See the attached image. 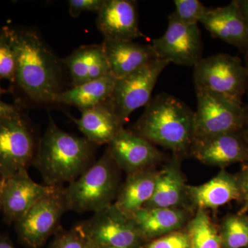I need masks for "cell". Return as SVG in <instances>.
<instances>
[{"label":"cell","instance_id":"obj_15","mask_svg":"<svg viewBox=\"0 0 248 248\" xmlns=\"http://www.w3.org/2000/svg\"><path fill=\"white\" fill-rule=\"evenodd\" d=\"M97 27L104 41H134L143 37L138 4L133 0H105L97 14Z\"/></svg>","mask_w":248,"mask_h":248},{"label":"cell","instance_id":"obj_36","mask_svg":"<svg viewBox=\"0 0 248 248\" xmlns=\"http://www.w3.org/2000/svg\"><path fill=\"white\" fill-rule=\"evenodd\" d=\"M0 248H15L12 242L7 237H0Z\"/></svg>","mask_w":248,"mask_h":248},{"label":"cell","instance_id":"obj_2","mask_svg":"<svg viewBox=\"0 0 248 248\" xmlns=\"http://www.w3.org/2000/svg\"><path fill=\"white\" fill-rule=\"evenodd\" d=\"M96 145L59 128L50 117L37 143L33 165L45 185L63 187L71 184L94 162Z\"/></svg>","mask_w":248,"mask_h":248},{"label":"cell","instance_id":"obj_20","mask_svg":"<svg viewBox=\"0 0 248 248\" xmlns=\"http://www.w3.org/2000/svg\"><path fill=\"white\" fill-rule=\"evenodd\" d=\"M190 213L185 208H142L132 218L146 242L182 230L191 218Z\"/></svg>","mask_w":248,"mask_h":248},{"label":"cell","instance_id":"obj_21","mask_svg":"<svg viewBox=\"0 0 248 248\" xmlns=\"http://www.w3.org/2000/svg\"><path fill=\"white\" fill-rule=\"evenodd\" d=\"M71 79V87L110 75V66L102 43L82 46L62 59Z\"/></svg>","mask_w":248,"mask_h":248},{"label":"cell","instance_id":"obj_17","mask_svg":"<svg viewBox=\"0 0 248 248\" xmlns=\"http://www.w3.org/2000/svg\"><path fill=\"white\" fill-rule=\"evenodd\" d=\"M187 202L196 209L216 210L232 202L241 201V189L237 174L222 169L205 184L187 186Z\"/></svg>","mask_w":248,"mask_h":248},{"label":"cell","instance_id":"obj_33","mask_svg":"<svg viewBox=\"0 0 248 248\" xmlns=\"http://www.w3.org/2000/svg\"><path fill=\"white\" fill-rule=\"evenodd\" d=\"M19 110H21L20 108L17 106L7 104L0 99V120L5 117L14 115L16 112H19Z\"/></svg>","mask_w":248,"mask_h":248},{"label":"cell","instance_id":"obj_10","mask_svg":"<svg viewBox=\"0 0 248 248\" xmlns=\"http://www.w3.org/2000/svg\"><path fill=\"white\" fill-rule=\"evenodd\" d=\"M63 187L37 201L15 223L19 239L31 248L42 247L60 228L63 214L68 211Z\"/></svg>","mask_w":248,"mask_h":248},{"label":"cell","instance_id":"obj_11","mask_svg":"<svg viewBox=\"0 0 248 248\" xmlns=\"http://www.w3.org/2000/svg\"><path fill=\"white\" fill-rule=\"evenodd\" d=\"M169 24L164 35L152 42L160 59L174 64L195 66L202 60L203 46L198 25H186L174 12L168 17Z\"/></svg>","mask_w":248,"mask_h":248},{"label":"cell","instance_id":"obj_13","mask_svg":"<svg viewBox=\"0 0 248 248\" xmlns=\"http://www.w3.org/2000/svg\"><path fill=\"white\" fill-rule=\"evenodd\" d=\"M190 154L202 164L224 169L248 163V140L242 130L194 141Z\"/></svg>","mask_w":248,"mask_h":248},{"label":"cell","instance_id":"obj_29","mask_svg":"<svg viewBox=\"0 0 248 248\" xmlns=\"http://www.w3.org/2000/svg\"><path fill=\"white\" fill-rule=\"evenodd\" d=\"M49 248H91L87 240L78 227L69 231L60 227L55 232V236Z\"/></svg>","mask_w":248,"mask_h":248},{"label":"cell","instance_id":"obj_19","mask_svg":"<svg viewBox=\"0 0 248 248\" xmlns=\"http://www.w3.org/2000/svg\"><path fill=\"white\" fill-rule=\"evenodd\" d=\"M110 75L116 79L128 76L153 60L160 59L152 45L133 41H104L102 42Z\"/></svg>","mask_w":248,"mask_h":248},{"label":"cell","instance_id":"obj_18","mask_svg":"<svg viewBox=\"0 0 248 248\" xmlns=\"http://www.w3.org/2000/svg\"><path fill=\"white\" fill-rule=\"evenodd\" d=\"M182 158L173 155L170 161L158 171L154 193L143 208H187V185L181 170Z\"/></svg>","mask_w":248,"mask_h":248},{"label":"cell","instance_id":"obj_23","mask_svg":"<svg viewBox=\"0 0 248 248\" xmlns=\"http://www.w3.org/2000/svg\"><path fill=\"white\" fill-rule=\"evenodd\" d=\"M157 172L153 168L127 174L114 203L117 208L132 218L153 197Z\"/></svg>","mask_w":248,"mask_h":248},{"label":"cell","instance_id":"obj_3","mask_svg":"<svg viewBox=\"0 0 248 248\" xmlns=\"http://www.w3.org/2000/svg\"><path fill=\"white\" fill-rule=\"evenodd\" d=\"M194 117L195 111L186 103L162 93L152 97L131 131L184 156L190 154L193 143Z\"/></svg>","mask_w":248,"mask_h":248},{"label":"cell","instance_id":"obj_4","mask_svg":"<svg viewBox=\"0 0 248 248\" xmlns=\"http://www.w3.org/2000/svg\"><path fill=\"white\" fill-rule=\"evenodd\" d=\"M120 170L107 148L100 159L63 189L68 210L94 213L115 203L121 186Z\"/></svg>","mask_w":248,"mask_h":248},{"label":"cell","instance_id":"obj_40","mask_svg":"<svg viewBox=\"0 0 248 248\" xmlns=\"http://www.w3.org/2000/svg\"><path fill=\"white\" fill-rule=\"evenodd\" d=\"M1 235H0V237H1Z\"/></svg>","mask_w":248,"mask_h":248},{"label":"cell","instance_id":"obj_8","mask_svg":"<svg viewBox=\"0 0 248 248\" xmlns=\"http://www.w3.org/2000/svg\"><path fill=\"white\" fill-rule=\"evenodd\" d=\"M170 63L168 60L156 59L128 76L116 79L108 103L122 124L128 120L134 111L149 103L158 78Z\"/></svg>","mask_w":248,"mask_h":248},{"label":"cell","instance_id":"obj_34","mask_svg":"<svg viewBox=\"0 0 248 248\" xmlns=\"http://www.w3.org/2000/svg\"><path fill=\"white\" fill-rule=\"evenodd\" d=\"M235 1L248 26V0H235Z\"/></svg>","mask_w":248,"mask_h":248},{"label":"cell","instance_id":"obj_28","mask_svg":"<svg viewBox=\"0 0 248 248\" xmlns=\"http://www.w3.org/2000/svg\"><path fill=\"white\" fill-rule=\"evenodd\" d=\"M174 4V14L186 25H198L208 10L199 0H175Z\"/></svg>","mask_w":248,"mask_h":248},{"label":"cell","instance_id":"obj_27","mask_svg":"<svg viewBox=\"0 0 248 248\" xmlns=\"http://www.w3.org/2000/svg\"><path fill=\"white\" fill-rule=\"evenodd\" d=\"M17 70L16 53L10 41L8 27L0 30V78L15 84Z\"/></svg>","mask_w":248,"mask_h":248},{"label":"cell","instance_id":"obj_1","mask_svg":"<svg viewBox=\"0 0 248 248\" xmlns=\"http://www.w3.org/2000/svg\"><path fill=\"white\" fill-rule=\"evenodd\" d=\"M17 59L15 85L35 104H54L62 92V62L32 29L8 27Z\"/></svg>","mask_w":248,"mask_h":248},{"label":"cell","instance_id":"obj_39","mask_svg":"<svg viewBox=\"0 0 248 248\" xmlns=\"http://www.w3.org/2000/svg\"><path fill=\"white\" fill-rule=\"evenodd\" d=\"M1 78H0V97H1V96L3 94H5V93H6V90H4V89H3L2 87H1Z\"/></svg>","mask_w":248,"mask_h":248},{"label":"cell","instance_id":"obj_12","mask_svg":"<svg viewBox=\"0 0 248 248\" xmlns=\"http://www.w3.org/2000/svg\"><path fill=\"white\" fill-rule=\"evenodd\" d=\"M107 149L119 169L127 174L155 168L164 159L154 144L124 127Z\"/></svg>","mask_w":248,"mask_h":248},{"label":"cell","instance_id":"obj_37","mask_svg":"<svg viewBox=\"0 0 248 248\" xmlns=\"http://www.w3.org/2000/svg\"><path fill=\"white\" fill-rule=\"evenodd\" d=\"M244 66L247 71V88H246V94H247L248 98V53L244 55Z\"/></svg>","mask_w":248,"mask_h":248},{"label":"cell","instance_id":"obj_25","mask_svg":"<svg viewBox=\"0 0 248 248\" xmlns=\"http://www.w3.org/2000/svg\"><path fill=\"white\" fill-rule=\"evenodd\" d=\"M190 248H223L218 227L207 210L197 209L186 225Z\"/></svg>","mask_w":248,"mask_h":248},{"label":"cell","instance_id":"obj_31","mask_svg":"<svg viewBox=\"0 0 248 248\" xmlns=\"http://www.w3.org/2000/svg\"><path fill=\"white\" fill-rule=\"evenodd\" d=\"M105 0H69L68 11L73 17H78L84 12L98 14Z\"/></svg>","mask_w":248,"mask_h":248},{"label":"cell","instance_id":"obj_6","mask_svg":"<svg viewBox=\"0 0 248 248\" xmlns=\"http://www.w3.org/2000/svg\"><path fill=\"white\" fill-rule=\"evenodd\" d=\"M91 248H141V237L131 217L115 204L76 225Z\"/></svg>","mask_w":248,"mask_h":248},{"label":"cell","instance_id":"obj_22","mask_svg":"<svg viewBox=\"0 0 248 248\" xmlns=\"http://www.w3.org/2000/svg\"><path fill=\"white\" fill-rule=\"evenodd\" d=\"M71 119L84 138L96 146L108 144L124 127L108 102L81 110L79 118Z\"/></svg>","mask_w":248,"mask_h":248},{"label":"cell","instance_id":"obj_35","mask_svg":"<svg viewBox=\"0 0 248 248\" xmlns=\"http://www.w3.org/2000/svg\"><path fill=\"white\" fill-rule=\"evenodd\" d=\"M241 130L248 140V103L244 104V122Z\"/></svg>","mask_w":248,"mask_h":248},{"label":"cell","instance_id":"obj_26","mask_svg":"<svg viewBox=\"0 0 248 248\" xmlns=\"http://www.w3.org/2000/svg\"><path fill=\"white\" fill-rule=\"evenodd\" d=\"M218 227L223 248H248V215H227Z\"/></svg>","mask_w":248,"mask_h":248},{"label":"cell","instance_id":"obj_16","mask_svg":"<svg viewBox=\"0 0 248 248\" xmlns=\"http://www.w3.org/2000/svg\"><path fill=\"white\" fill-rule=\"evenodd\" d=\"M200 23L215 38L233 46L244 55L248 53V26L235 0L225 6L208 8Z\"/></svg>","mask_w":248,"mask_h":248},{"label":"cell","instance_id":"obj_30","mask_svg":"<svg viewBox=\"0 0 248 248\" xmlns=\"http://www.w3.org/2000/svg\"><path fill=\"white\" fill-rule=\"evenodd\" d=\"M141 248H190V238L187 231L180 230L153 240Z\"/></svg>","mask_w":248,"mask_h":248},{"label":"cell","instance_id":"obj_38","mask_svg":"<svg viewBox=\"0 0 248 248\" xmlns=\"http://www.w3.org/2000/svg\"><path fill=\"white\" fill-rule=\"evenodd\" d=\"M4 180L0 177V212L1 208V195H2L3 187H4Z\"/></svg>","mask_w":248,"mask_h":248},{"label":"cell","instance_id":"obj_14","mask_svg":"<svg viewBox=\"0 0 248 248\" xmlns=\"http://www.w3.org/2000/svg\"><path fill=\"white\" fill-rule=\"evenodd\" d=\"M57 187L34 182L28 170L5 179L1 208L4 221L8 224L16 223L34 203L52 193Z\"/></svg>","mask_w":248,"mask_h":248},{"label":"cell","instance_id":"obj_9","mask_svg":"<svg viewBox=\"0 0 248 248\" xmlns=\"http://www.w3.org/2000/svg\"><path fill=\"white\" fill-rule=\"evenodd\" d=\"M194 141L206 140L242 129L244 104L207 91L196 90Z\"/></svg>","mask_w":248,"mask_h":248},{"label":"cell","instance_id":"obj_24","mask_svg":"<svg viewBox=\"0 0 248 248\" xmlns=\"http://www.w3.org/2000/svg\"><path fill=\"white\" fill-rule=\"evenodd\" d=\"M116 79L111 75L62 91L57 94L54 104H64L80 111L108 102L115 87Z\"/></svg>","mask_w":248,"mask_h":248},{"label":"cell","instance_id":"obj_5","mask_svg":"<svg viewBox=\"0 0 248 248\" xmlns=\"http://www.w3.org/2000/svg\"><path fill=\"white\" fill-rule=\"evenodd\" d=\"M193 68L195 91L215 93L237 104H244L247 71L239 57L218 53L202 58Z\"/></svg>","mask_w":248,"mask_h":248},{"label":"cell","instance_id":"obj_7","mask_svg":"<svg viewBox=\"0 0 248 248\" xmlns=\"http://www.w3.org/2000/svg\"><path fill=\"white\" fill-rule=\"evenodd\" d=\"M37 146L33 130L21 110L0 120V177L5 180L27 170Z\"/></svg>","mask_w":248,"mask_h":248},{"label":"cell","instance_id":"obj_32","mask_svg":"<svg viewBox=\"0 0 248 248\" xmlns=\"http://www.w3.org/2000/svg\"><path fill=\"white\" fill-rule=\"evenodd\" d=\"M240 189H241V202L242 208L240 212L248 215V163L243 164L241 171L238 173Z\"/></svg>","mask_w":248,"mask_h":248}]
</instances>
